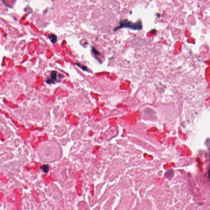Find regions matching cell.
I'll return each instance as SVG.
<instances>
[{
	"mask_svg": "<svg viewBox=\"0 0 210 210\" xmlns=\"http://www.w3.org/2000/svg\"><path fill=\"white\" fill-rule=\"evenodd\" d=\"M122 28H128L133 30H140L143 28V24L141 20H139L135 23H133L128 19H124L120 21L119 26L116 28L114 31Z\"/></svg>",
	"mask_w": 210,
	"mask_h": 210,
	"instance_id": "cell-1",
	"label": "cell"
},
{
	"mask_svg": "<svg viewBox=\"0 0 210 210\" xmlns=\"http://www.w3.org/2000/svg\"><path fill=\"white\" fill-rule=\"evenodd\" d=\"M48 37L53 44H54L56 42L57 40V37L55 35V34H50L48 35Z\"/></svg>",
	"mask_w": 210,
	"mask_h": 210,
	"instance_id": "cell-2",
	"label": "cell"
},
{
	"mask_svg": "<svg viewBox=\"0 0 210 210\" xmlns=\"http://www.w3.org/2000/svg\"><path fill=\"white\" fill-rule=\"evenodd\" d=\"M57 71H52L51 74H50V80L52 82L53 81H55L56 80L57 76Z\"/></svg>",
	"mask_w": 210,
	"mask_h": 210,
	"instance_id": "cell-3",
	"label": "cell"
},
{
	"mask_svg": "<svg viewBox=\"0 0 210 210\" xmlns=\"http://www.w3.org/2000/svg\"><path fill=\"white\" fill-rule=\"evenodd\" d=\"M40 169L45 173H47L49 170V167L48 165H43L41 167Z\"/></svg>",
	"mask_w": 210,
	"mask_h": 210,
	"instance_id": "cell-4",
	"label": "cell"
},
{
	"mask_svg": "<svg viewBox=\"0 0 210 210\" xmlns=\"http://www.w3.org/2000/svg\"><path fill=\"white\" fill-rule=\"evenodd\" d=\"M76 64L78 66L80 67L82 69V70L85 71H87V66H81L80 65V64H79L78 63H76Z\"/></svg>",
	"mask_w": 210,
	"mask_h": 210,
	"instance_id": "cell-5",
	"label": "cell"
},
{
	"mask_svg": "<svg viewBox=\"0 0 210 210\" xmlns=\"http://www.w3.org/2000/svg\"><path fill=\"white\" fill-rule=\"evenodd\" d=\"M92 52L94 54H95V55H99L100 54V53L94 47H93L92 49Z\"/></svg>",
	"mask_w": 210,
	"mask_h": 210,
	"instance_id": "cell-6",
	"label": "cell"
},
{
	"mask_svg": "<svg viewBox=\"0 0 210 210\" xmlns=\"http://www.w3.org/2000/svg\"><path fill=\"white\" fill-rule=\"evenodd\" d=\"M167 175L168 177H172L174 175V171L173 170H169V171H168L167 172Z\"/></svg>",
	"mask_w": 210,
	"mask_h": 210,
	"instance_id": "cell-7",
	"label": "cell"
}]
</instances>
